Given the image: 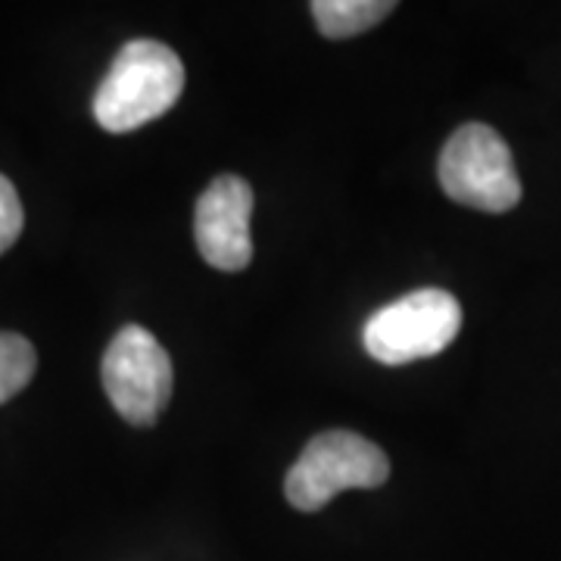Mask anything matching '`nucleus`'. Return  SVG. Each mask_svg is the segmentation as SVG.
I'll use <instances>...</instances> for the list:
<instances>
[{
	"label": "nucleus",
	"mask_w": 561,
	"mask_h": 561,
	"mask_svg": "<svg viewBox=\"0 0 561 561\" xmlns=\"http://www.w3.org/2000/svg\"><path fill=\"white\" fill-rule=\"evenodd\" d=\"M437 175L449 201L481 213H508L522 201V179L508 144L481 122L461 125L446 140Z\"/></svg>",
	"instance_id": "obj_3"
},
{
	"label": "nucleus",
	"mask_w": 561,
	"mask_h": 561,
	"mask_svg": "<svg viewBox=\"0 0 561 561\" xmlns=\"http://www.w3.org/2000/svg\"><path fill=\"white\" fill-rule=\"evenodd\" d=\"M103 390L128 424L150 427L172 400V359L140 324H125L106 346L101 365Z\"/></svg>",
	"instance_id": "obj_5"
},
{
	"label": "nucleus",
	"mask_w": 561,
	"mask_h": 561,
	"mask_svg": "<svg viewBox=\"0 0 561 561\" xmlns=\"http://www.w3.org/2000/svg\"><path fill=\"white\" fill-rule=\"evenodd\" d=\"M387 478L390 459L378 443L353 431H324L290 465L284 496L297 512H319L343 490H375Z\"/></svg>",
	"instance_id": "obj_2"
},
{
	"label": "nucleus",
	"mask_w": 561,
	"mask_h": 561,
	"mask_svg": "<svg viewBox=\"0 0 561 561\" xmlns=\"http://www.w3.org/2000/svg\"><path fill=\"white\" fill-rule=\"evenodd\" d=\"M22 225H25V216H22L20 194L10 184V179L0 175V253H7L16 243V238L22 234Z\"/></svg>",
	"instance_id": "obj_9"
},
{
	"label": "nucleus",
	"mask_w": 561,
	"mask_h": 561,
	"mask_svg": "<svg viewBox=\"0 0 561 561\" xmlns=\"http://www.w3.org/2000/svg\"><path fill=\"white\" fill-rule=\"evenodd\" d=\"M459 300L440 287H421L365 321L362 343L381 365H409L443 353L459 337Z\"/></svg>",
	"instance_id": "obj_4"
},
{
	"label": "nucleus",
	"mask_w": 561,
	"mask_h": 561,
	"mask_svg": "<svg viewBox=\"0 0 561 561\" xmlns=\"http://www.w3.org/2000/svg\"><path fill=\"white\" fill-rule=\"evenodd\" d=\"M184 91V62L160 41H128L94 94V119L110 135H128L160 119Z\"/></svg>",
	"instance_id": "obj_1"
},
{
	"label": "nucleus",
	"mask_w": 561,
	"mask_h": 561,
	"mask_svg": "<svg viewBox=\"0 0 561 561\" xmlns=\"http://www.w3.org/2000/svg\"><path fill=\"white\" fill-rule=\"evenodd\" d=\"M38 368V353L22 334L0 331V405L13 397H20L35 378Z\"/></svg>",
	"instance_id": "obj_8"
},
{
	"label": "nucleus",
	"mask_w": 561,
	"mask_h": 561,
	"mask_svg": "<svg viewBox=\"0 0 561 561\" xmlns=\"http://www.w3.org/2000/svg\"><path fill=\"white\" fill-rule=\"evenodd\" d=\"M393 0H316L312 16L324 38H356L393 13Z\"/></svg>",
	"instance_id": "obj_7"
},
{
	"label": "nucleus",
	"mask_w": 561,
	"mask_h": 561,
	"mask_svg": "<svg viewBox=\"0 0 561 561\" xmlns=\"http://www.w3.org/2000/svg\"><path fill=\"white\" fill-rule=\"evenodd\" d=\"M253 187L238 175H219L197 201L194 238L201 256L219 272H243L253 260L250 238Z\"/></svg>",
	"instance_id": "obj_6"
}]
</instances>
